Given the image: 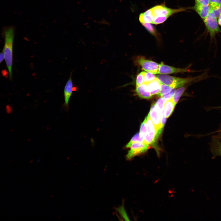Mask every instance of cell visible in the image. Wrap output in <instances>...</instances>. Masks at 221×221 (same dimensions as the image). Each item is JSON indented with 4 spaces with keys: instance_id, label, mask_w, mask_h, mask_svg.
I'll return each instance as SVG.
<instances>
[{
    "instance_id": "6da1fadb",
    "label": "cell",
    "mask_w": 221,
    "mask_h": 221,
    "mask_svg": "<svg viewBox=\"0 0 221 221\" xmlns=\"http://www.w3.org/2000/svg\"><path fill=\"white\" fill-rule=\"evenodd\" d=\"M5 44L2 50L6 66L8 69L10 79L12 78L13 64V46L14 35V28L10 26L4 30Z\"/></svg>"
},
{
    "instance_id": "7a4b0ae2",
    "label": "cell",
    "mask_w": 221,
    "mask_h": 221,
    "mask_svg": "<svg viewBox=\"0 0 221 221\" xmlns=\"http://www.w3.org/2000/svg\"><path fill=\"white\" fill-rule=\"evenodd\" d=\"M203 76L181 78L161 74L156 76V77L161 83L169 86L173 88H175L181 87L188 83L201 79Z\"/></svg>"
},
{
    "instance_id": "3957f363",
    "label": "cell",
    "mask_w": 221,
    "mask_h": 221,
    "mask_svg": "<svg viewBox=\"0 0 221 221\" xmlns=\"http://www.w3.org/2000/svg\"><path fill=\"white\" fill-rule=\"evenodd\" d=\"M146 118L147 132L144 139L145 142L149 145H153L155 144L161 134L157 131L148 115Z\"/></svg>"
},
{
    "instance_id": "277c9868",
    "label": "cell",
    "mask_w": 221,
    "mask_h": 221,
    "mask_svg": "<svg viewBox=\"0 0 221 221\" xmlns=\"http://www.w3.org/2000/svg\"><path fill=\"white\" fill-rule=\"evenodd\" d=\"M217 18L213 13L210 12L203 20L211 38H213L216 33L221 32Z\"/></svg>"
},
{
    "instance_id": "5b68a950",
    "label": "cell",
    "mask_w": 221,
    "mask_h": 221,
    "mask_svg": "<svg viewBox=\"0 0 221 221\" xmlns=\"http://www.w3.org/2000/svg\"><path fill=\"white\" fill-rule=\"evenodd\" d=\"M149 145L145 142H136L133 143L129 148V151L126 156L127 160H130L134 157L142 154L146 152L149 148Z\"/></svg>"
},
{
    "instance_id": "8992f818",
    "label": "cell",
    "mask_w": 221,
    "mask_h": 221,
    "mask_svg": "<svg viewBox=\"0 0 221 221\" xmlns=\"http://www.w3.org/2000/svg\"><path fill=\"white\" fill-rule=\"evenodd\" d=\"M136 62L145 71L154 74H158L159 64L153 61L146 59L142 56L138 57Z\"/></svg>"
},
{
    "instance_id": "52a82bcc",
    "label": "cell",
    "mask_w": 221,
    "mask_h": 221,
    "mask_svg": "<svg viewBox=\"0 0 221 221\" xmlns=\"http://www.w3.org/2000/svg\"><path fill=\"white\" fill-rule=\"evenodd\" d=\"M154 17L156 16H166L171 15L178 12L186 10L184 8L173 9L166 7L164 5H157L151 8Z\"/></svg>"
},
{
    "instance_id": "ba28073f",
    "label": "cell",
    "mask_w": 221,
    "mask_h": 221,
    "mask_svg": "<svg viewBox=\"0 0 221 221\" xmlns=\"http://www.w3.org/2000/svg\"><path fill=\"white\" fill-rule=\"evenodd\" d=\"M148 115L157 131L161 134L163 128L161 125L160 113L156 107L155 103L153 104L151 106Z\"/></svg>"
},
{
    "instance_id": "9c48e42d",
    "label": "cell",
    "mask_w": 221,
    "mask_h": 221,
    "mask_svg": "<svg viewBox=\"0 0 221 221\" xmlns=\"http://www.w3.org/2000/svg\"><path fill=\"white\" fill-rule=\"evenodd\" d=\"M72 73L71 72L69 79L65 85L64 90V106L67 110L68 109L70 99L73 91H74V87L72 79Z\"/></svg>"
},
{
    "instance_id": "30bf717a",
    "label": "cell",
    "mask_w": 221,
    "mask_h": 221,
    "mask_svg": "<svg viewBox=\"0 0 221 221\" xmlns=\"http://www.w3.org/2000/svg\"><path fill=\"white\" fill-rule=\"evenodd\" d=\"M190 72V70L187 68H181L174 67L165 64L162 62L159 64L158 74H167Z\"/></svg>"
},
{
    "instance_id": "8fae6325",
    "label": "cell",
    "mask_w": 221,
    "mask_h": 221,
    "mask_svg": "<svg viewBox=\"0 0 221 221\" xmlns=\"http://www.w3.org/2000/svg\"><path fill=\"white\" fill-rule=\"evenodd\" d=\"M191 9L195 10L203 20L206 17L210 11L209 6H205L196 2Z\"/></svg>"
},
{
    "instance_id": "7c38bea8",
    "label": "cell",
    "mask_w": 221,
    "mask_h": 221,
    "mask_svg": "<svg viewBox=\"0 0 221 221\" xmlns=\"http://www.w3.org/2000/svg\"><path fill=\"white\" fill-rule=\"evenodd\" d=\"M135 91L138 95L142 99H149L152 96L147 84L144 83L136 87Z\"/></svg>"
},
{
    "instance_id": "4fadbf2b",
    "label": "cell",
    "mask_w": 221,
    "mask_h": 221,
    "mask_svg": "<svg viewBox=\"0 0 221 221\" xmlns=\"http://www.w3.org/2000/svg\"><path fill=\"white\" fill-rule=\"evenodd\" d=\"M161 83L157 78L146 84L152 96L154 95H158L159 94L161 90Z\"/></svg>"
},
{
    "instance_id": "5bb4252c",
    "label": "cell",
    "mask_w": 221,
    "mask_h": 221,
    "mask_svg": "<svg viewBox=\"0 0 221 221\" xmlns=\"http://www.w3.org/2000/svg\"><path fill=\"white\" fill-rule=\"evenodd\" d=\"M153 18L154 16L151 8L141 13L139 16V20L141 23L145 22L152 24Z\"/></svg>"
},
{
    "instance_id": "9a60e30c",
    "label": "cell",
    "mask_w": 221,
    "mask_h": 221,
    "mask_svg": "<svg viewBox=\"0 0 221 221\" xmlns=\"http://www.w3.org/2000/svg\"><path fill=\"white\" fill-rule=\"evenodd\" d=\"M175 105L172 98L165 102L164 107V113L166 118H168L171 115Z\"/></svg>"
},
{
    "instance_id": "2e32d148",
    "label": "cell",
    "mask_w": 221,
    "mask_h": 221,
    "mask_svg": "<svg viewBox=\"0 0 221 221\" xmlns=\"http://www.w3.org/2000/svg\"><path fill=\"white\" fill-rule=\"evenodd\" d=\"M211 147V152L214 156L221 157V142L217 139L214 140Z\"/></svg>"
},
{
    "instance_id": "e0dca14e",
    "label": "cell",
    "mask_w": 221,
    "mask_h": 221,
    "mask_svg": "<svg viewBox=\"0 0 221 221\" xmlns=\"http://www.w3.org/2000/svg\"><path fill=\"white\" fill-rule=\"evenodd\" d=\"M185 90V87H181L175 91L172 98L175 105L177 103L180 97L184 92Z\"/></svg>"
},
{
    "instance_id": "ac0fdd59",
    "label": "cell",
    "mask_w": 221,
    "mask_h": 221,
    "mask_svg": "<svg viewBox=\"0 0 221 221\" xmlns=\"http://www.w3.org/2000/svg\"><path fill=\"white\" fill-rule=\"evenodd\" d=\"M141 23L150 34L156 37H157V32L155 27L151 23L145 22Z\"/></svg>"
},
{
    "instance_id": "d6986e66",
    "label": "cell",
    "mask_w": 221,
    "mask_h": 221,
    "mask_svg": "<svg viewBox=\"0 0 221 221\" xmlns=\"http://www.w3.org/2000/svg\"><path fill=\"white\" fill-rule=\"evenodd\" d=\"M173 89V88L169 86L161 83L160 91L158 96L162 97L169 93Z\"/></svg>"
},
{
    "instance_id": "ffe728a7",
    "label": "cell",
    "mask_w": 221,
    "mask_h": 221,
    "mask_svg": "<svg viewBox=\"0 0 221 221\" xmlns=\"http://www.w3.org/2000/svg\"><path fill=\"white\" fill-rule=\"evenodd\" d=\"M136 142H145L144 139L140 136L139 133H137L132 138L126 145V147L129 148L132 143Z\"/></svg>"
},
{
    "instance_id": "44dd1931",
    "label": "cell",
    "mask_w": 221,
    "mask_h": 221,
    "mask_svg": "<svg viewBox=\"0 0 221 221\" xmlns=\"http://www.w3.org/2000/svg\"><path fill=\"white\" fill-rule=\"evenodd\" d=\"M157 79L154 74L149 72H145L144 77V83L147 84Z\"/></svg>"
},
{
    "instance_id": "7402d4cb",
    "label": "cell",
    "mask_w": 221,
    "mask_h": 221,
    "mask_svg": "<svg viewBox=\"0 0 221 221\" xmlns=\"http://www.w3.org/2000/svg\"><path fill=\"white\" fill-rule=\"evenodd\" d=\"M146 118L142 122L141 125L139 134L140 136L144 139L145 136L147 132V128L146 123Z\"/></svg>"
},
{
    "instance_id": "603a6c76",
    "label": "cell",
    "mask_w": 221,
    "mask_h": 221,
    "mask_svg": "<svg viewBox=\"0 0 221 221\" xmlns=\"http://www.w3.org/2000/svg\"><path fill=\"white\" fill-rule=\"evenodd\" d=\"M169 17L166 16H156L154 17L152 24L158 25L164 22Z\"/></svg>"
},
{
    "instance_id": "cb8c5ba5",
    "label": "cell",
    "mask_w": 221,
    "mask_h": 221,
    "mask_svg": "<svg viewBox=\"0 0 221 221\" xmlns=\"http://www.w3.org/2000/svg\"><path fill=\"white\" fill-rule=\"evenodd\" d=\"M145 72H142L137 76L136 80V86L137 87L144 83Z\"/></svg>"
},
{
    "instance_id": "d4e9b609",
    "label": "cell",
    "mask_w": 221,
    "mask_h": 221,
    "mask_svg": "<svg viewBox=\"0 0 221 221\" xmlns=\"http://www.w3.org/2000/svg\"><path fill=\"white\" fill-rule=\"evenodd\" d=\"M165 101L162 97L159 98L155 103L156 106L159 111L160 113L164 109Z\"/></svg>"
},
{
    "instance_id": "484cf974",
    "label": "cell",
    "mask_w": 221,
    "mask_h": 221,
    "mask_svg": "<svg viewBox=\"0 0 221 221\" xmlns=\"http://www.w3.org/2000/svg\"><path fill=\"white\" fill-rule=\"evenodd\" d=\"M210 12L213 13L216 18H217L221 14V4L211 8Z\"/></svg>"
},
{
    "instance_id": "4316f807",
    "label": "cell",
    "mask_w": 221,
    "mask_h": 221,
    "mask_svg": "<svg viewBox=\"0 0 221 221\" xmlns=\"http://www.w3.org/2000/svg\"><path fill=\"white\" fill-rule=\"evenodd\" d=\"M221 4V0H209V6L211 8Z\"/></svg>"
},
{
    "instance_id": "83f0119b",
    "label": "cell",
    "mask_w": 221,
    "mask_h": 221,
    "mask_svg": "<svg viewBox=\"0 0 221 221\" xmlns=\"http://www.w3.org/2000/svg\"><path fill=\"white\" fill-rule=\"evenodd\" d=\"M160 119H161V126L162 128H163L164 126L165 123L166 122V119L164 113V108L163 110L160 113Z\"/></svg>"
},
{
    "instance_id": "f1b7e54d",
    "label": "cell",
    "mask_w": 221,
    "mask_h": 221,
    "mask_svg": "<svg viewBox=\"0 0 221 221\" xmlns=\"http://www.w3.org/2000/svg\"><path fill=\"white\" fill-rule=\"evenodd\" d=\"M175 91V89L173 88L169 93L162 97L165 102L170 99L173 97Z\"/></svg>"
},
{
    "instance_id": "f546056e",
    "label": "cell",
    "mask_w": 221,
    "mask_h": 221,
    "mask_svg": "<svg viewBox=\"0 0 221 221\" xmlns=\"http://www.w3.org/2000/svg\"><path fill=\"white\" fill-rule=\"evenodd\" d=\"M195 2L203 5L209 6V0H195Z\"/></svg>"
},
{
    "instance_id": "4dcf8cb0",
    "label": "cell",
    "mask_w": 221,
    "mask_h": 221,
    "mask_svg": "<svg viewBox=\"0 0 221 221\" xmlns=\"http://www.w3.org/2000/svg\"><path fill=\"white\" fill-rule=\"evenodd\" d=\"M6 110L7 113L8 114H10L12 111V107L10 106L9 105L6 106Z\"/></svg>"
},
{
    "instance_id": "1f68e13d",
    "label": "cell",
    "mask_w": 221,
    "mask_h": 221,
    "mask_svg": "<svg viewBox=\"0 0 221 221\" xmlns=\"http://www.w3.org/2000/svg\"><path fill=\"white\" fill-rule=\"evenodd\" d=\"M4 59V55L3 51L0 53V63Z\"/></svg>"
},
{
    "instance_id": "d6a6232c",
    "label": "cell",
    "mask_w": 221,
    "mask_h": 221,
    "mask_svg": "<svg viewBox=\"0 0 221 221\" xmlns=\"http://www.w3.org/2000/svg\"><path fill=\"white\" fill-rule=\"evenodd\" d=\"M218 24L221 26V14L219 17Z\"/></svg>"
}]
</instances>
